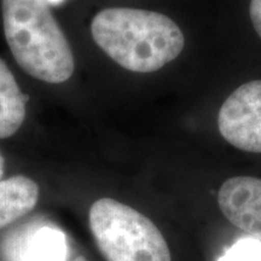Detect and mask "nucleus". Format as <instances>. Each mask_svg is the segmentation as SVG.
Wrapping results in <instances>:
<instances>
[{
	"mask_svg": "<svg viewBox=\"0 0 261 261\" xmlns=\"http://www.w3.org/2000/svg\"><path fill=\"white\" fill-rule=\"evenodd\" d=\"M4 168H5V160L3 158L2 152H0V181H2L3 175H4Z\"/></svg>",
	"mask_w": 261,
	"mask_h": 261,
	"instance_id": "nucleus-11",
	"label": "nucleus"
},
{
	"mask_svg": "<svg viewBox=\"0 0 261 261\" xmlns=\"http://www.w3.org/2000/svg\"><path fill=\"white\" fill-rule=\"evenodd\" d=\"M38 200V184L25 175H14L0 181V228L32 212Z\"/></svg>",
	"mask_w": 261,
	"mask_h": 261,
	"instance_id": "nucleus-6",
	"label": "nucleus"
},
{
	"mask_svg": "<svg viewBox=\"0 0 261 261\" xmlns=\"http://www.w3.org/2000/svg\"><path fill=\"white\" fill-rule=\"evenodd\" d=\"M64 237L60 231L40 228L24 248L22 261H63Z\"/></svg>",
	"mask_w": 261,
	"mask_h": 261,
	"instance_id": "nucleus-8",
	"label": "nucleus"
},
{
	"mask_svg": "<svg viewBox=\"0 0 261 261\" xmlns=\"http://www.w3.org/2000/svg\"><path fill=\"white\" fill-rule=\"evenodd\" d=\"M27 97L22 93L14 74L0 58V139L15 135L25 117Z\"/></svg>",
	"mask_w": 261,
	"mask_h": 261,
	"instance_id": "nucleus-7",
	"label": "nucleus"
},
{
	"mask_svg": "<svg viewBox=\"0 0 261 261\" xmlns=\"http://www.w3.org/2000/svg\"><path fill=\"white\" fill-rule=\"evenodd\" d=\"M71 261H87V260L85 259L84 256H77L76 259H74V260H71Z\"/></svg>",
	"mask_w": 261,
	"mask_h": 261,
	"instance_id": "nucleus-12",
	"label": "nucleus"
},
{
	"mask_svg": "<svg viewBox=\"0 0 261 261\" xmlns=\"http://www.w3.org/2000/svg\"><path fill=\"white\" fill-rule=\"evenodd\" d=\"M90 228L107 261H172L158 226L129 205L100 198L91 205Z\"/></svg>",
	"mask_w": 261,
	"mask_h": 261,
	"instance_id": "nucleus-3",
	"label": "nucleus"
},
{
	"mask_svg": "<svg viewBox=\"0 0 261 261\" xmlns=\"http://www.w3.org/2000/svg\"><path fill=\"white\" fill-rule=\"evenodd\" d=\"M220 261H261L260 241L246 238L227 250Z\"/></svg>",
	"mask_w": 261,
	"mask_h": 261,
	"instance_id": "nucleus-9",
	"label": "nucleus"
},
{
	"mask_svg": "<svg viewBox=\"0 0 261 261\" xmlns=\"http://www.w3.org/2000/svg\"><path fill=\"white\" fill-rule=\"evenodd\" d=\"M218 127L234 148L261 154V80L241 85L223 103Z\"/></svg>",
	"mask_w": 261,
	"mask_h": 261,
	"instance_id": "nucleus-4",
	"label": "nucleus"
},
{
	"mask_svg": "<svg viewBox=\"0 0 261 261\" xmlns=\"http://www.w3.org/2000/svg\"><path fill=\"white\" fill-rule=\"evenodd\" d=\"M218 203L231 224L261 242V179H227L218 194Z\"/></svg>",
	"mask_w": 261,
	"mask_h": 261,
	"instance_id": "nucleus-5",
	"label": "nucleus"
},
{
	"mask_svg": "<svg viewBox=\"0 0 261 261\" xmlns=\"http://www.w3.org/2000/svg\"><path fill=\"white\" fill-rule=\"evenodd\" d=\"M93 40L127 70L152 73L174 61L184 48L181 29L168 16L129 8H109L94 16Z\"/></svg>",
	"mask_w": 261,
	"mask_h": 261,
	"instance_id": "nucleus-1",
	"label": "nucleus"
},
{
	"mask_svg": "<svg viewBox=\"0 0 261 261\" xmlns=\"http://www.w3.org/2000/svg\"><path fill=\"white\" fill-rule=\"evenodd\" d=\"M5 38L25 73L50 84L70 79L75 62L47 0H2Z\"/></svg>",
	"mask_w": 261,
	"mask_h": 261,
	"instance_id": "nucleus-2",
	"label": "nucleus"
},
{
	"mask_svg": "<svg viewBox=\"0 0 261 261\" xmlns=\"http://www.w3.org/2000/svg\"><path fill=\"white\" fill-rule=\"evenodd\" d=\"M250 19L257 35L261 38V0H252L249 6Z\"/></svg>",
	"mask_w": 261,
	"mask_h": 261,
	"instance_id": "nucleus-10",
	"label": "nucleus"
}]
</instances>
